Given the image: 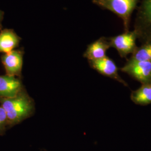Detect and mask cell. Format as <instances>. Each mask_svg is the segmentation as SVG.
Here are the masks:
<instances>
[{
    "label": "cell",
    "instance_id": "cell-1",
    "mask_svg": "<svg viewBox=\"0 0 151 151\" xmlns=\"http://www.w3.org/2000/svg\"><path fill=\"white\" fill-rule=\"evenodd\" d=\"M0 104L5 111L10 127L31 116L35 110L34 100L25 88L15 97H0Z\"/></svg>",
    "mask_w": 151,
    "mask_h": 151
},
{
    "label": "cell",
    "instance_id": "cell-2",
    "mask_svg": "<svg viewBox=\"0 0 151 151\" xmlns=\"http://www.w3.org/2000/svg\"><path fill=\"white\" fill-rule=\"evenodd\" d=\"M140 0H92V3L103 9L108 10L120 18L125 32L129 31L131 16Z\"/></svg>",
    "mask_w": 151,
    "mask_h": 151
},
{
    "label": "cell",
    "instance_id": "cell-3",
    "mask_svg": "<svg viewBox=\"0 0 151 151\" xmlns=\"http://www.w3.org/2000/svg\"><path fill=\"white\" fill-rule=\"evenodd\" d=\"M133 30L142 44L151 43V0H140L139 2Z\"/></svg>",
    "mask_w": 151,
    "mask_h": 151
},
{
    "label": "cell",
    "instance_id": "cell-4",
    "mask_svg": "<svg viewBox=\"0 0 151 151\" xmlns=\"http://www.w3.org/2000/svg\"><path fill=\"white\" fill-rule=\"evenodd\" d=\"M120 70L143 84L151 83V62L129 59Z\"/></svg>",
    "mask_w": 151,
    "mask_h": 151
},
{
    "label": "cell",
    "instance_id": "cell-5",
    "mask_svg": "<svg viewBox=\"0 0 151 151\" xmlns=\"http://www.w3.org/2000/svg\"><path fill=\"white\" fill-rule=\"evenodd\" d=\"M137 36L134 30L125 32L124 33L109 38L110 47L115 49L119 55L125 58L132 54L137 48L136 40Z\"/></svg>",
    "mask_w": 151,
    "mask_h": 151
},
{
    "label": "cell",
    "instance_id": "cell-6",
    "mask_svg": "<svg viewBox=\"0 0 151 151\" xmlns=\"http://www.w3.org/2000/svg\"><path fill=\"white\" fill-rule=\"evenodd\" d=\"M23 49H16L1 56V62L6 71V75L18 78L22 77L23 65Z\"/></svg>",
    "mask_w": 151,
    "mask_h": 151
},
{
    "label": "cell",
    "instance_id": "cell-7",
    "mask_svg": "<svg viewBox=\"0 0 151 151\" xmlns=\"http://www.w3.org/2000/svg\"><path fill=\"white\" fill-rule=\"evenodd\" d=\"M92 68L96 70L102 75L118 81L124 86L127 84L119 76L118 68L115 63L108 56L100 60L88 61Z\"/></svg>",
    "mask_w": 151,
    "mask_h": 151
},
{
    "label": "cell",
    "instance_id": "cell-8",
    "mask_svg": "<svg viewBox=\"0 0 151 151\" xmlns=\"http://www.w3.org/2000/svg\"><path fill=\"white\" fill-rule=\"evenodd\" d=\"M24 88L20 78L0 76V97H15Z\"/></svg>",
    "mask_w": 151,
    "mask_h": 151
},
{
    "label": "cell",
    "instance_id": "cell-9",
    "mask_svg": "<svg viewBox=\"0 0 151 151\" xmlns=\"http://www.w3.org/2000/svg\"><path fill=\"white\" fill-rule=\"evenodd\" d=\"M110 47L109 39L101 37L87 46L83 57L88 61L101 59L106 56V52Z\"/></svg>",
    "mask_w": 151,
    "mask_h": 151
},
{
    "label": "cell",
    "instance_id": "cell-10",
    "mask_svg": "<svg viewBox=\"0 0 151 151\" xmlns=\"http://www.w3.org/2000/svg\"><path fill=\"white\" fill-rule=\"evenodd\" d=\"M22 38L13 29H5L0 32V53H7L18 47Z\"/></svg>",
    "mask_w": 151,
    "mask_h": 151
},
{
    "label": "cell",
    "instance_id": "cell-11",
    "mask_svg": "<svg viewBox=\"0 0 151 151\" xmlns=\"http://www.w3.org/2000/svg\"><path fill=\"white\" fill-rule=\"evenodd\" d=\"M131 100L135 104L147 105L151 104V83L143 84L141 86L132 92Z\"/></svg>",
    "mask_w": 151,
    "mask_h": 151
},
{
    "label": "cell",
    "instance_id": "cell-12",
    "mask_svg": "<svg viewBox=\"0 0 151 151\" xmlns=\"http://www.w3.org/2000/svg\"><path fill=\"white\" fill-rule=\"evenodd\" d=\"M132 54L131 60L151 62V43L142 44Z\"/></svg>",
    "mask_w": 151,
    "mask_h": 151
},
{
    "label": "cell",
    "instance_id": "cell-13",
    "mask_svg": "<svg viewBox=\"0 0 151 151\" xmlns=\"http://www.w3.org/2000/svg\"><path fill=\"white\" fill-rule=\"evenodd\" d=\"M8 126L7 115L5 110L0 106V135H4Z\"/></svg>",
    "mask_w": 151,
    "mask_h": 151
},
{
    "label": "cell",
    "instance_id": "cell-14",
    "mask_svg": "<svg viewBox=\"0 0 151 151\" xmlns=\"http://www.w3.org/2000/svg\"><path fill=\"white\" fill-rule=\"evenodd\" d=\"M4 12L0 10V31L2 30V22L4 19Z\"/></svg>",
    "mask_w": 151,
    "mask_h": 151
}]
</instances>
